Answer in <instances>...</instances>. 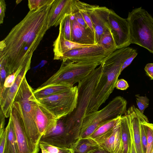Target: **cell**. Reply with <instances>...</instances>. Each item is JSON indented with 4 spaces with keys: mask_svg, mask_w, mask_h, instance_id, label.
<instances>
[{
    "mask_svg": "<svg viewBox=\"0 0 153 153\" xmlns=\"http://www.w3.org/2000/svg\"><path fill=\"white\" fill-rule=\"evenodd\" d=\"M93 153H110L104 150L103 149H101Z\"/></svg>",
    "mask_w": 153,
    "mask_h": 153,
    "instance_id": "obj_41",
    "label": "cell"
},
{
    "mask_svg": "<svg viewBox=\"0 0 153 153\" xmlns=\"http://www.w3.org/2000/svg\"><path fill=\"white\" fill-rule=\"evenodd\" d=\"M127 105L123 97L118 96L101 109L87 114L82 122L79 138L89 137L102 124L124 114Z\"/></svg>",
    "mask_w": 153,
    "mask_h": 153,
    "instance_id": "obj_5",
    "label": "cell"
},
{
    "mask_svg": "<svg viewBox=\"0 0 153 153\" xmlns=\"http://www.w3.org/2000/svg\"><path fill=\"white\" fill-rule=\"evenodd\" d=\"M94 45H82L68 40L65 39L61 33L59 32L58 36L53 42V59L61 60L63 55L69 51Z\"/></svg>",
    "mask_w": 153,
    "mask_h": 153,
    "instance_id": "obj_19",
    "label": "cell"
},
{
    "mask_svg": "<svg viewBox=\"0 0 153 153\" xmlns=\"http://www.w3.org/2000/svg\"><path fill=\"white\" fill-rule=\"evenodd\" d=\"M133 49L127 47L117 49L101 63L102 73L91 98L87 114L98 110L108 99L115 88L124 63Z\"/></svg>",
    "mask_w": 153,
    "mask_h": 153,
    "instance_id": "obj_2",
    "label": "cell"
},
{
    "mask_svg": "<svg viewBox=\"0 0 153 153\" xmlns=\"http://www.w3.org/2000/svg\"><path fill=\"white\" fill-rule=\"evenodd\" d=\"M73 16L69 15L63 19L60 24L59 32L65 39L71 41Z\"/></svg>",
    "mask_w": 153,
    "mask_h": 153,
    "instance_id": "obj_25",
    "label": "cell"
},
{
    "mask_svg": "<svg viewBox=\"0 0 153 153\" xmlns=\"http://www.w3.org/2000/svg\"><path fill=\"white\" fill-rule=\"evenodd\" d=\"M57 120L53 115L37 102L36 107V122L41 137L55 126Z\"/></svg>",
    "mask_w": 153,
    "mask_h": 153,
    "instance_id": "obj_17",
    "label": "cell"
},
{
    "mask_svg": "<svg viewBox=\"0 0 153 153\" xmlns=\"http://www.w3.org/2000/svg\"><path fill=\"white\" fill-rule=\"evenodd\" d=\"M73 87L67 85H49L38 88L33 91V94L35 98L39 99L69 91Z\"/></svg>",
    "mask_w": 153,
    "mask_h": 153,
    "instance_id": "obj_21",
    "label": "cell"
},
{
    "mask_svg": "<svg viewBox=\"0 0 153 153\" xmlns=\"http://www.w3.org/2000/svg\"><path fill=\"white\" fill-rule=\"evenodd\" d=\"M138 54L137 50L134 49L131 53L126 59L121 69V72L126 68L129 66L132 62L134 59L137 56Z\"/></svg>",
    "mask_w": 153,
    "mask_h": 153,
    "instance_id": "obj_33",
    "label": "cell"
},
{
    "mask_svg": "<svg viewBox=\"0 0 153 153\" xmlns=\"http://www.w3.org/2000/svg\"><path fill=\"white\" fill-rule=\"evenodd\" d=\"M73 16L79 24L85 28L89 27L78 9L75 12Z\"/></svg>",
    "mask_w": 153,
    "mask_h": 153,
    "instance_id": "obj_35",
    "label": "cell"
},
{
    "mask_svg": "<svg viewBox=\"0 0 153 153\" xmlns=\"http://www.w3.org/2000/svg\"><path fill=\"white\" fill-rule=\"evenodd\" d=\"M147 117H146L141 121L140 123V132L141 142L143 153H146L147 146V137L145 129L142 122Z\"/></svg>",
    "mask_w": 153,
    "mask_h": 153,
    "instance_id": "obj_32",
    "label": "cell"
},
{
    "mask_svg": "<svg viewBox=\"0 0 153 153\" xmlns=\"http://www.w3.org/2000/svg\"><path fill=\"white\" fill-rule=\"evenodd\" d=\"M71 149L72 153H93L103 149L95 140L88 137L79 138Z\"/></svg>",
    "mask_w": 153,
    "mask_h": 153,
    "instance_id": "obj_20",
    "label": "cell"
},
{
    "mask_svg": "<svg viewBox=\"0 0 153 153\" xmlns=\"http://www.w3.org/2000/svg\"><path fill=\"white\" fill-rule=\"evenodd\" d=\"M71 41L82 45H97L94 33L89 27L85 28L79 24L73 16Z\"/></svg>",
    "mask_w": 153,
    "mask_h": 153,
    "instance_id": "obj_16",
    "label": "cell"
},
{
    "mask_svg": "<svg viewBox=\"0 0 153 153\" xmlns=\"http://www.w3.org/2000/svg\"><path fill=\"white\" fill-rule=\"evenodd\" d=\"M120 123L123 144L124 153H129L131 141L130 119L127 111L121 117Z\"/></svg>",
    "mask_w": 153,
    "mask_h": 153,
    "instance_id": "obj_22",
    "label": "cell"
},
{
    "mask_svg": "<svg viewBox=\"0 0 153 153\" xmlns=\"http://www.w3.org/2000/svg\"><path fill=\"white\" fill-rule=\"evenodd\" d=\"M97 44L107 52L112 53L117 50L116 43L111 30L106 31L103 34Z\"/></svg>",
    "mask_w": 153,
    "mask_h": 153,
    "instance_id": "obj_24",
    "label": "cell"
},
{
    "mask_svg": "<svg viewBox=\"0 0 153 153\" xmlns=\"http://www.w3.org/2000/svg\"><path fill=\"white\" fill-rule=\"evenodd\" d=\"M6 5L4 0H0V24L3 22L4 18L5 16Z\"/></svg>",
    "mask_w": 153,
    "mask_h": 153,
    "instance_id": "obj_36",
    "label": "cell"
},
{
    "mask_svg": "<svg viewBox=\"0 0 153 153\" xmlns=\"http://www.w3.org/2000/svg\"><path fill=\"white\" fill-rule=\"evenodd\" d=\"M75 1L76 5L79 11L82 15L88 27L94 33L93 24L88 13V10L91 5L78 0Z\"/></svg>",
    "mask_w": 153,
    "mask_h": 153,
    "instance_id": "obj_27",
    "label": "cell"
},
{
    "mask_svg": "<svg viewBox=\"0 0 153 153\" xmlns=\"http://www.w3.org/2000/svg\"><path fill=\"white\" fill-rule=\"evenodd\" d=\"M130 118L134 141L137 153H143L140 132V123L146 116L133 105L127 110Z\"/></svg>",
    "mask_w": 153,
    "mask_h": 153,
    "instance_id": "obj_18",
    "label": "cell"
},
{
    "mask_svg": "<svg viewBox=\"0 0 153 153\" xmlns=\"http://www.w3.org/2000/svg\"><path fill=\"white\" fill-rule=\"evenodd\" d=\"M100 65L71 61L62 62L59 69L38 88L52 85L74 84L86 78Z\"/></svg>",
    "mask_w": 153,
    "mask_h": 153,
    "instance_id": "obj_7",
    "label": "cell"
},
{
    "mask_svg": "<svg viewBox=\"0 0 153 153\" xmlns=\"http://www.w3.org/2000/svg\"><path fill=\"white\" fill-rule=\"evenodd\" d=\"M112 53L106 51L97 44L69 51L63 55L61 60L62 62L69 61L101 65L105 59Z\"/></svg>",
    "mask_w": 153,
    "mask_h": 153,
    "instance_id": "obj_9",
    "label": "cell"
},
{
    "mask_svg": "<svg viewBox=\"0 0 153 153\" xmlns=\"http://www.w3.org/2000/svg\"><path fill=\"white\" fill-rule=\"evenodd\" d=\"M33 91L25 76L19 88L14 102H18L20 104L27 133L35 149L38 153L41 136L39 133L36 122L37 102Z\"/></svg>",
    "mask_w": 153,
    "mask_h": 153,
    "instance_id": "obj_3",
    "label": "cell"
},
{
    "mask_svg": "<svg viewBox=\"0 0 153 153\" xmlns=\"http://www.w3.org/2000/svg\"><path fill=\"white\" fill-rule=\"evenodd\" d=\"M130 43L143 47L153 54V17L141 7L129 12L126 19Z\"/></svg>",
    "mask_w": 153,
    "mask_h": 153,
    "instance_id": "obj_4",
    "label": "cell"
},
{
    "mask_svg": "<svg viewBox=\"0 0 153 153\" xmlns=\"http://www.w3.org/2000/svg\"><path fill=\"white\" fill-rule=\"evenodd\" d=\"M109 18L111 31L116 43L117 49L128 47L131 43L127 20L120 16L112 9H110Z\"/></svg>",
    "mask_w": 153,
    "mask_h": 153,
    "instance_id": "obj_11",
    "label": "cell"
},
{
    "mask_svg": "<svg viewBox=\"0 0 153 153\" xmlns=\"http://www.w3.org/2000/svg\"><path fill=\"white\" fill-rule=\"evenodd\" d=\"M0 136L1 135L4 131V125L5 124V117L3 113L2 110L0 109Z\"/></svg>",
    "mask_w": 153,
    "mask_h": 153,
    "instance_id": "obj_40",
    "label": "cell"
},
{
    "mask_svg": "<svg viewBox=\"0 0 153 153\" xmlns=\"http://www.w3.org/2000/svg\"><path fill=\"white\" fill-rule=\"evenodd\" d=\"M130 130L131 136V141L129 148V153H137L132 136L130 120Z\"/></svg>",
    "mask_w": 153,
    "mask_h": 153,
    "instance_id": "obj_39",
    "label": "cell"
},
{
    "mask_svg": "<svg viewBox=\"0 0 153 153\" xmlns=\"http://www.w3.org/2000/svg\"><path fill=\"white\" fill-rule=\"evenodd\" d=\"M142 123L145 129L147 135L146 153H152L153 149V124L149 123L147 118L144 120Z\"/></svg>",
    "mask_w": 153,
    "mask_h": 153,
    "instance_id": "obj_28",
    "label": "cell"
},
{
    "mask_svg": "<svg viewBox=\"0 0 153 153\" xmlns=\"http://www.w3.org/2000/svg\"><path fill=\"white\" fill-rule=\"evenodd\" d=\"M78 92L77 85L71 90L36 99L37 102L57 119L71 113L76 107Z\"/></svg>",
    "mask_w": 153,
    "mask_h": 153,
    "instance_id": "obj_8",
    "label": "cell"
},
{
    "mask_svg": "<svg viewBox=\"0 0 153 153\" xmlns=\"http://www.w3.org/2000/svg\"><path fill=\"white\" fill-rule=\"evenodd\" d=\"M39 147L42 153H72L70 149L59 148L43 142H39Z\"/></svg>",
    "mask_w": 153,
    "mask_h": 153,
    "instance_id": "obj_29",
    "label": "cell"
},
{
    "mask_svg": "<svg viewBox=\"0 0 153 153\" xmlns=\"http://www.w3.org/2000/svg\"><path fill=\"white\" fill-rule=\"evenodd\" d=\"M6 127L7 129V135L3 153H18L17 144L14 127L10 117Z\"/></svg>",
    "mask_w": 153,
    "mask_h": 153,
    "instance_id": "obj_23",
    "label": "cell"
},
{
    "mask_svg": "<svg viewBox=\"0 0 153 153\" xmlns=\"http://www.w3.org/2000/svg\"><path fill=\"white\" fill-rule=\"evenodd\" d=\"M121 116L102 124L99 126L89 137L95 139L106 133L114 127Z\"/></svg>",
    "mask_w": 153,
    "mask_h": 153,
    "instance_id": "obj_26",
    "label": "cell"
},
{
    "mask_svg": "<svg viewBox=\"0 0 153 153\" xmlns=\"http://www.w3.org/2000/svg\"><path fill=\"white\" fill-rule=\"evenodd\" d=\"M129 86L127 82L123 79H118L115 85V87L117 89L121 90H126Z\"/></svg>",
    "mask_w": 153,
    "mask_h": 153,
    "instance_id": "obj_34",
    "label": "cell"
},
{
    "mask_svg": "<svg viewBox=\"0 0 153 153\" xmlns=\"http://www.w3.org/2000/svg\"><path fill=\"white\" fill-rule=\"evenodd\" d=\"M75 0H54L48 14V27H56L66 16L77 10Z\"/></svg>",
    "mask_w": 153,
    "mask_h": 153,
    "instance_id": "obj_12",
    "label": "cell"
},
{
    "mask_svg": "<svg viewBox=\"0 0 153 153\" xmlns=\"http://www.w3.org/2000/svg\"><path fill=\"white\" fill-rule=\"evenodd\" d=\"M10 117L12 120L17 142L18 153H38L27 133L19 104L14 102Z\"/></svg>",
    "mask_w": 153,
    "mask_h": 153,
    "instance_id": "obj_10",
    "label": "cell"
},
{
    "mask_svg": "<svg viewBox=\"0 0 153 153\" xmlns=\"http://www.w3.org/2000/svg\"><path fill=\"white\" fill-rule=\"evenodd\" d=\"M135 96L138 109L143 114L145 110L149 106V99L146 95L143 96L136 94Z\"/></svg>",
    "mask_w": 153,
    "mask_h": 153,
    "instance_id": "obj_31",
    "label": "cell"
},
{
    "mask_svg": "<svg viewBox=\"0 0 153 153\" xmlns=\"http://www.w3.org/2000/svg\"><path fill=\"white\" fill-rule=\"evenodd\" d=\"M53 0H33L28 1V5L30 11L38 10L51 3Z\"/></svg>",
    "mask_w": 153,
    "mask_h": 153,
    "instance_id": "obj_30",
    "label": "cell"
},
{
    "mask_svg": "<svg viewBox=\"0 0 153 153\" xmlns=\"http://www.w3.org/2000/svg\"><path fill=\"white\" fill-rule=\"evenodd\" d=\"M7 129L5 128L3 134L0 136V153H3L7 135Z\"/></svg>",
    "mask_w": 153,
    "mask_h": 153,
    "instance_id": "obj_37",
    "label": "cell"
},
{
    "mask_svg": "<svg viewBox=\"0 0 153 153\" xmlns=\"http://www.w3.org/2000/svg\"><path fill=\"white\" fill-rule=\"evenodd\" d=\"M30 68L23 70L17 76L13 85L0 90L1 109L6 118L10 117L11 108L19 88L27 71Z\"/></svg>",
    "mask_w": 153,
    "mask_h": 153,
    "instance_id": "obj_15",
    "label": "cell"
},
{
    "mask_svg": "<svg viewBox=\"0 0 153 153\" xmlns=\"http://www.w3.org/2000/svg\"><path fill=\"white\" fill-rule=\"evenodd\" d=\"M152 153H153V149Z\"/></svg>",
    "mask_w": 153,
    "mask_h": 153,
    "instance_id": "obj_42",
    "label": "cell"
},
{
    "mask_svg": "<svg viewBox=\"0 0 153 153\" xmlns=\"http://www.w3.org/2000/svg\"><path fill=\"white\" fill-rule=\"evenodd\" d=\"M120 118L114 128L94 139L102 149L110 153H124Z\"/></svg>",
    "mask_w": 153,
    "mask_h": 153,
    "instance_id": "obj_13",
    "label": "cell"
},
{
    "mask_svg": "<svg viewBox=\"0 0 153 153\" xmlns=\"http://www.w3.org/2000/svg\"><path fill=\"white\" fill-rule=\"evenodd\" d=\"M110 9L105 7L91 5L88 13L94 28L97 44L103 34L111 30L109 14Z\"/></svg>",
    "mask_w": 153,
    "mask_h": 153,
    "instance_id": "obj_14",
    "label": "cell"
},
{
    "mask_svg": "<svg viewBox=\"0 0 153 153\" xmlns=\"http://www.w3.org/2000/svg\"><path fill=\"white\" fill-rule=\"evenodd\" d=\"M53 0L34 10L29 11L0 42V65L7 76L31 62L48 27V14Z\"/></svg>",
    "mask_w": 153,
    "mask_h": 153,
    "instance_id": "obj_1",
    "label": "cell"
},
{
    "mask_svg": "<svg viewBox=\"0 0 153 153\" xmlns=\"http://www.w3.org/2000/svg\"><path fill=\"white\" fill-rule=\"evenodd\" d=\"M144 70L146 74L150 79H153V63L147 64L145 67Z\"/></svg>",
    "mask_w": 153,
    "mask_h": 153,
    "instance_id": "obj_38",
    "label": "cell"
},
{
    "mask_svg": "<svg viewBox=\"0 0 153 153\" xmlns=\"http://www.w3.org/2000/svg\"><path fill=\"white\" fill-rule=\"evenodd\" d=\"M102 72L101 65L93 71L86 78L78 83V97L76 107L67 119L77 126L81 128L91 98Z\"/></svg>",
    "mask_w": 153,
    "mask_h": 153,
    "instance_id": "obj_6",
    "label": "cell"
}]
</instances>
